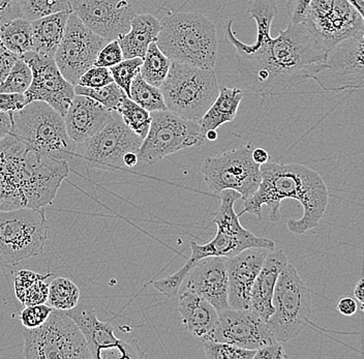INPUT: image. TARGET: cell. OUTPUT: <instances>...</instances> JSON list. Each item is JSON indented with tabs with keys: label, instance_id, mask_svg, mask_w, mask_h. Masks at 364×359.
Instances as JSON below:
<instances>
[{
	"label": "cell",
	"instance_id": "6da1fadb",
	"mask_svg": "<svg viewBox=\"0 0 364 359\" xmlns=\"http://www.w3.org/2000/svg\"><path fill=\"white\" fill-rule=\"evenodd\" d=\"M224 28L236 49L241 82L250 92L263 97L283 95L311 80L328 51L304 22H291L275 38H256L252 44L239 40L231 20Z\"/></svg>",
	"mask_w": 364,
	"mask_h": 359
},
{
	"label": "cell",
	"instance_id": "7a4b0ae2",
	"mask_svg": "<svg viewBox=\"0 0 364 359\" xmlns=\"http://www.w3.org/2000/svg\"><path fill=\"white\" fill-rule=\"evenodd\" d=\"M294 199L304 208L300 220L287 223L289 230L296 235L318 227L326 213L329 192L324 179L315 170L301 164L267 162L261 165V183L257 192L245 200L241 213L262 218V208L267 206L270 222L281 220V202Z\"/></svg>",
	"mask_w": 364,
	"mask_h": 359
},
{
	"label": "cell",
	"instance_id": "3957f363",
	"mask_svg": "<svg viewBox=\"0 0 364 359\" xmlns=\"http://www.w3.org/2000/svg\"><path fill=\"white\" fill-rule=\"evenodd\" d=\"M70 173V163L47 158L9 134L0 141V210L46 208Z\"/></svg>",
	"mask_w": 364,
	"mask_h": 359
},
{
	"label": "cell",
	"instance_id": "277c9868",
	"mask_svg": "<svg viewBox=\"0 0 364 359\" xmlns=\"http://www.w3.org/2000/svg\"><path fill=\"white\" fill-rule=\"evenodd\" d=\"M156 45L173 63L213 69L218 55V31L200 13H169L161 20Z\"/></svg>",
	"mask_w": 364,
	"mask_h": 359
},
{
	"label": "cell",
	"instance_id": "5b68a950",
	"mask_svg": "<svg viewBox=\"0 0 364 359\" xmlns=\"http://www.w3.org/2000/svg\"><path fill=\"white\" fill-rule=\"evenodd\" d=\"M11 115V135L29 149L47 158L68 163L79 156L78 144L68 136L63 116L47 103L33 102Z\"/></svg>",
	"mask_w": 364,
	"mask_h": 359
},
{
	"label": "cell",
	"instance_id": "8992f818",
	"mask_svg": "<svg viewBox=\"0 0 364 359\" xmlns=\"http://www.w3.org/2000/svg\"><path fill=\"white\" fill-rule=\"evenodd\" d=\"M159 88L167 110L196 122L201 120L220 90L215 70L173 61Z\"/></svg>",
	"mask_w": 364,
	"mask_h": 359
},
{
	"label": "cell",
	"instance_id": "52a82bcc",
	"mask_svg": "<svg viewBox=\"0 0 364 359\" xmlns=\"http://www.w3.org/2000/svg\"><path fill=\"white\" fill-rule=\"evenodd\" d=\"M272 304L274 312L266 323L277 342L297 338L306 325L311 324V293L292 263H287L279 274Z\"/></svg>",
	"mask_w": 364,
	"mask_h": 359
},
{
	"label": "cell",
	"instance_id": "ba28073f",
	"mask_svg": "<svg viewBox=\"0 0 364 359\" xmlns=\"http://www.w3.org/2000/svg\"><path fill=\"white\" fill-rule=\"evenodd\" d=\"M49 231L45 208L0 210V263L16 265L42 255Z\"/></svg>",
	"mask_w": 364,
	"mask_h": 359
},
{
	"label": "cell",
	"instance_id": "9c48e42d",
	"mask_svg": "<svg viewBox=\"0 0 364 359\" xmlns=\"http://www.w3.org/2000/svg\"><path fill=\"white\" fill-rule=\"evenodd\" d=\"M27 359H91L83 333L65 311L54 309L44 323L23 331Z\"/></svg>",
	"mask_w": 364,
	"mask_h": 359
},
{
	"label": "cell",
	"instance_id": "30bf717a",
	"mask_svg": "<svg viewBox=\"0 0 364 359\" xmlns=\"http://www.w3.org/2000/svg\"><path fill=\"white\" fill-rule=\"evenodd\" d=\"M220 205L213 215V223L218 226L215 237L205 245L191 242L192 255L188 262L195 265L206 257H232L250 247H265L274 250L275 242L268 238L258 237L240 224L239 218L242 213H235L236 201L240 194L234 190L220 193Z\"/></svg>",
	"mask_w": 364,
	"mask_h": 359
},
{
	"label": "cell",
	"instance_id": "8fae6325",
	"mask_svg": "<svg viewBox=\"0 0 364 359\" xmlns=\"http://www.w3.org/2000/svg\"><path fill=\"white\" fill-rule=\"evenodd\" d=\"M150 114L151 124L139 149V162L156 165L170 154L204 144L205 133L199 122L182 118L169 110Z\"/></svg>",
	"mask_w": 364,
	"mask_h": 359
},
{
	"label": "cell",
	"instance_id": "7c38bea8",
	"mask_svg": "<svg viewBox=\"0 0 364 359\" xmlns=\"http://www.w3.org/2000/svg\"><path fill=\"white\" fill-rule=\"evenodd\" d=\"M252 144L205 159L201 173L205 183L215 194L234 190L241 199L252 197L261 183V165L252 158Z\"/></svg>",
	"mask_w": 364,
	"mask_h": 359
},
{
	"label": "cell",
	"instance_id": "4fadbf2b",
	"mask_svg": "<svg viewBox=\"0 0 364 359\" xmlns=\"http://www.w3.org/2000/svg\"><path fill=\"white\" fill-rule=\"evenodd\" d=\"M142 142V138L124 124L116 111H112L110 119L99 132L78 144L79 158L90 169L117 171L124 167V154H138Z\"/></svg>",
	"mask_w": 364,
	"mask_h": 359
},
{
	"label": "cell",
	"instance_id": "5bb4252c",
	"mask_svg": "<svg viewBox=\"0 0 364 359\" xmlns=\"http://www.w3.org/2000/svg\"><path fill=\"white\" fill-rule=\"evenodd\" d=\"M363 48L364 31L334 45L311 79L327 92L361 90L364 84Z\"/></svg>",
	"mask_w": 364,
	"mask_h": 359
},
{
	"label": "cell",
	"instance_id": "9a60e30c",
	"mask_svg": "<svg viewBox=\"0 0 364 359\" xmlns=\"http://www.w3.org/2000/svg\"><path fill=\"white\" fill-rule=\"evenodd\" d=\"M304 23L327 50L364 31V16L348 0H309Z\"/></svg>",
	"mask_w": 364,
	"mask_h": 359
},
{
	"label": "cell",
	"instance_id": "2e32d148",
	"mask_svg": "<svg viewBox=\"0 0 364 359\" xmlns=\"http://www.w3.org/2000/svg\"><path fill=\"white\" fill-rule=\"evenodd\" d=\"M108 42L90 31L75 14L70 13L65 35L54 56L65 80L77 85L80 77L93 67L100 51Z\"/></svg>",
	"mask_w": 364,
	"mask_h": 359
},
{
	"label": "cell",
	"instance_id": "e0dca14e",
	"mask_svg": "<svg viewBox=\"0 0 364 359\" xmlns=\"http://www.w3.org/2000/svg\"><path fill=\"white\" fill-rule=\"evenodd\" d=\"M20 58L33 73V80L24 92L26 104L44 102L65 116L76 93L75 86L65 80L54 58H44L33 51L26 52Z\"/></svg>",
	"mask_w": 364,
	"mask_h": 359
},
{
	"label": "cell",
	"instance_id": "ac0fdd59",
	"mask_svg": "<svg viewBox=\"0 0 364 359\" xmlns=\"http://www.w3.org/2000/svg\"><path fill=\"white\" fill-rule=\"evenodd\" d=\"M230 343L247 350H257L277 342L265 320L250 310L227 309L218 313L215 328L204 340Z\"/></svg>",
	"mask_w": 364,
	"mask_h": 359
},
{
	"label": "cell",
	"instance_id": "d6986e66",
	"mask_svg": "<svg viewBox=\"0 0 364 359\" xmlns=\"http://www.w3.org/2000/svg\"><path fill=\"white\" fill-rule=\"evenodd\" d=\"M65 313L78 325L92 358L131 359L142 356L129 343L118 338L112 324L101 321L90 304H78Z\"/></svg>",
	"mask_w": 364,
	"mask_h": 359
},
{
	"label": "cell",
	"instance_id": "ffe728a7",
	"mask_svg": "<svg viewBox=\"0 0 364 359\" xmlns=\"http://www.w3.org/2000/svg\"><path fill=\"white\" fill-rule=\"evenodd\" d=\"M70 10L90 31L109 42L129 31L136 15L129 0H68Z\"/></svg>",
	"mask_w": 364,
	"mask_h": 359
},
{
	"label": "cell",
	"instance_id": "44dd1931",
	"mask_svg": "<svg viewBox=\"0 0 364 359\" xmlns=\"http://www.w3.org/2000/svg\"><path fill=\"white\" fill-rule=\"evenodd\" d=\"M179 291L197 293L210 302L218 313L230 309L227 257H206L198 261L184 279Z\"/></svg>",
	"mask_w": 364,
	"mask_h": 359
},
{
	"label": "cell",
	"instance_id": "7402d4cb",
	"mask_svg": "<svg viewBox=\"0 0 364 359\" xmlns=\"http://www.w3.org/2000/svg\"><path fill=\"white\" fill-rule=\"evenodd\" d=\"M270 250L250 247L227 258L228 301L234 310H249L252 285Z\"/></svg>",
	"mask_w": 364,
	"mask_h": 359
},
{
	"label": "cell",
	"instance_id": "603a6c76",
	"mask_svg": "<svg viewBox=\"0 0 364 359\" xmlns=\"http://www.w3.org/2000/svg\"><path fill=\"white\" fill-rule=\"evenodd\" d=\"M112 111L85 95H75L63 116L70 139L77 144L87 140L110 119Z\"/></svg>",
	"mask_w": 364,
	"mask_h": 359
},
{
	"label": "cell",
	"instance_id": "cb8c5ba5",
	"mask_svg": "<svg viewBox=\"0 0 364 359\" xmlns=\"http://www.w3.org/2000/svg\"><path fill=\"white\" fill-rule=\"evenodd\" d=\"M288 262V257L283 250L269 251L252 285L249 310L260 316L265 321L274 312L272 304L273 292L279 274Z\"/></svg>",
	"mask_w": 364,
	"mask_h": 359
},
{
	"label": "cell",
	"instance_id": "d4e9b609",
	"mask_svg": "<svg viewBox=\"0 0 364 359\" xmlns=\"http://www.w3.org/2000/svg\"><path fill=\"white\" fill-rule=\"evenodd\" d=\"M178 312L186 331L204 340L215 328L218 313L215 306L192 291H179Z\"/></svg>",
	"mask_w": 364,
	"mask_h": 359
},
{
	"label": "cell",
	"instance_id": "484cf974",
	"mask_svg": "<svg viewBox=\"0 0 364 359\" xmlns=\"http://www.w3.org/2000/svg\"><path fill=\"white\" fill-rule=\"evenodd\" d=\"M161 28V20L151 14H136L129 31L117 38L124 59L144 58L149 45L158 40Z\"/></svg>",
	"mask_w": 364,
	"mask_h": 359
},
{
	"label": "cell",
	"instance_id": "4316f807",
	"mask_svg": "<svg viewBox=\"0 0 364 359\" xmlns=\"http://www.w3.org/2000/svg\"><path fill=\"white\" fill-rule=\"evenodd\" d=\"M70 12L46 16L31 22L33 51L44 58H54L65 35V25Z\"/></svg>",
	"mask_w": 364,
	"mask_h": 359
},
{
	"label": "cell",
	"instance_id": "83f0119b",
	"mask_svg": "<svg viewBox=\"0 0 364 359\" xmlns=\"http://www.w3.org/2000/svg\"><path fill=\"white\" fill-rule=\"evenodd\" d=\"M243 97L245 93L240 88L222 86L215 101L199 122L204 133L209 129H218L227 122H233Z\"/></svg>",
	"mask_w": 364,
	"mask_h": 359
},
{
	"label": "cell",
	"instance_id": "f1b7e54d",
	"mask_svg": "<svg viewBox=\"0 0 364 359\" xmlns=\"http://www.w3.org/2000/svg\"><path fill=\"white\" fill-rule=\"evenodd\" d=\"M52 274H41L28 269L18 270L14 277V291L23 306L45 304L48 299L49 285L46 279Z\"/></svg>",
	"mask_w": 364,
	"mask_h": 359
},
{
	"label": "cell",
	"instance_id": "f546056e",
	"mask_svg": "<svg viewBox=\"0 0 364 359\" xmlns=\"http://www.w3.org/2000/svg\"><path fill=\"white\" fill-rule=\"evenodd\" d=\"M0 42L13 53L21 56L33 51V26L25 18H16L0 26Z\"/></svg>",
	"mask_w": 364,
	"mask_h": 359
},
{
	"label": "cell",
	"instance_id": "4dcf8cb0",
	"mask_svg": "<svg viewBox=\"0 0 364 359\" xmlns=\"http://www.w3.org/2000/svg\"><path fill=\"white\" fill-rule=\"evenodd\" d=\"M171 63L172 61L161 51L156 43H151L143 58L140 69L141 76L147 83L161 87L169 72Z\"/></svg>",
	"mask_w": 364,
	"mask_h": 359
},
{
	"label": "cell",
	"instance_id": "1f68e13d",
	"mask_svg": "<svg viewBox=\"0 0 364 359\" xmlns=\"http://www.w3.org/2000/svg\"><path fill=\"white\" fill-rule=\"evenodd\" d=\"M145 110L151 112L167 110L161 88L147 83L141 76L140 73L134 78L129 88V97Z\"/></svg>",
	"mask_w": 364,
	"mask_h": 359
},
{
	"label": "cell",
	"instance_id": "d6a6232c",
	"mask_svg": "<svg viewBox=\"0 0 364 359\" xmlns=\"http://www.w3.org/2000/svg\"><path fill=\"white\" fill-rule=\"evenodd\" d=\"M80 301L78 286L70 279L55 278L50 283L48 291V304L59 311H67L75 308Z\"/></svg>",
	"mask_w": 364,
	"mask_h": 359
},
{
	"label": "cell",
	"instance_id": "836d02e7",
	"mask_svg": "<svg viewBox=\"0 0 364 359\" xmlns=\"http://www.w3.org/2000/svg\"><path fill=\"white\" fill-rule=\"evenodd\" d=\"M116 112L120 115L124 124L136 135L142 139L146 137L148 129L151 124V114L149 111L145 110L135 102L132 101L129 97H125L122 104L118 106Z\"/></svg>",
	"mask_w": 364,
	"mask_h": 359
},
{
	"label": "cell",
	"instance_id": "e575fe53",
	"mask_svg": "<svg viewBox=\"0 0 364 359\" xmlns=\"http://www.w3.org/2000/svg\"><path fill=\"white\" fill-rule=\"evenodd\" d=\"M22 18L33 22L34 20L61 12H70L68 0H19Z\"/></svg>",
	"mask_w": 364,
	"mask_h": 359
},
{
	"label": "cell",
	"instance_id": "d590c367",
	"mask_svg": "<svg viewBox=\"0 0 364 359\" xmlns=\"http://www.w3.org/2000/svg\"><path fill=\"white\" fill-rule=\"evenodd\" d=\"M75 93L79 95H85V97H90L95 100L97 103L104 106L107 110L116 111L118 106L124 101L127 95L124 90L117 85V84L112 83L108 84L102 87L90 88L84 87V86L75 85Z\"/></svg>",
	"mask_w": 364,
	"mask_h": 359
},
{
	"label": "cell",
	"instance_id": "8d00e7d4",
	"mask_svg": "<svg viewBox=\"0 0 364 359\" xmlns=\"http://www.w3.org/2000/svg\"><path fill=\"white\" fill-rule=\"evenodd\" d=\"M247 13L256 22V36L270 35L273 20L279 13L275 0H249Z\"/></svg>",
	"mask_w": 364,
	"mask_h": 359
},
{
	"label": "cell",
	"instance_id": "74e56055",
	"mask_svg": "<svg viewBox=\"0 0 364 359\" xmlns=\"http://www.w3.org/2000/svg\"><path fill=\"white\" fill-rule=\"evenodd\" d=\"M33 80L31 68L21 58L16 61L6 76V80L0 83V92L22 93L26 92Z\"/></svg>",
	"mask_w": 364,
	"mask_h": 359
},
{
	"label": "cell",
	"instance_id": "f35d334b",
	"mask_svg": "<svg viewBox=\"0 0 364 359\" xmlns=\"http://www.w3.org/2000/svg\"><path fill=\"white\" fill-rule=\"evenodd\" d=\"M203 342L205 358L208 359H254L257 350H247L230 343L215 342L205 340Z\"/></svg>",
	"mask_w": 364,
	"mask_h": 359
},
{
	"label": "cell",
	"instance_id": "ab89813d",
	"mask_svg": "<svg viewBox=\"0 0 364 359\" xmlns=\"http://www.w3.org/2000/svg\"><path fill=\"white\" fill-rule=\"evenodd\" d=\"M143 58H135L124 59L117 65L109 68L114 83L117 84L127 97L129 95V88H131L132 82L136 75L140 73L141 65H142Z\"/></svg>",
	"mask_w": 364,
	"mask_h": 359
},
{
	"label": "cell",
	"instance_id": "60d3db41",
	"mask_svg": "<svg viewBox=\"0 0 364 359\" xmlns=\"http://www.w3.org/2000/svg\"><path fill=\"white\" fill-rule=\"evenodd\" d=\"M193 267V265L186 261V264L178 272H175L174 274H171L167 278L154 282V287L159 293L167 296L168 299H175V297L178 296L182 283H183L184 279L186 278V276H188V272H190Z\"/></svg>",
	"mask_w": 364,
	"mask_h": 359
},
{
	"label": "cell",
	"instance_id": "b9f144b4",
	"mask_svg": "<svg viewBox=\"0 0 364 359\" xmlns=\"http://www.w3.org/2000/svg\"><path fill=\"white\" fill-rule=\"evenodd\" d=\"M53 310L52 306L45 304L25 306L20 313V321L25 328H36L44 323Z\"/></svg>",
	"mask_w": 364,
	"mask_h": 359
},
{
	"label": "cell",
	"instance_id": "7bdbcfd3",
	"mask_svg": "<svg viewBox=\"0 0 364 359\" xmlns=\"http://www.w3.org/2000/svg\"><path fill=\"white\" fill-rule=\"evenodd\" d=\"M113 78L109 68L92 67L80 77L77 85L97 88L112 83Z\"/></svg>",
	"mask_w": 364,
	"mask_h": 359
},
{
	"label": "cell",
	"instance_id": "ee69618b",
	"mask_svg": "<svg viewBox=\"0 0 364 359\" xmlns=\"http://www.w3.org/2000/svg\"><path fill=\"white\" fill-rule=\"evenodd\" d=\"M124 60L122 48L117 40L110 41L106 46L102 47L99 55L95 59L93 67L111 68Z\"/></svg>",
	"mask_w": 364,
	"mask_h": 359
},
{
	"label": "cell",
	"instance_id": "f6af8a7d",
	"mask_svg": "<svg viewBox=\"0 0 364 359\" xmlns=\"http://www.w3.org/2000/svg\"><path fill=\"white\" fill-rule=\"evenodd\" d=\"M26 105L24 95L22 93L0 92V111L17 112Z\"/></svg>",
	"mask_w": 364,
	"mask_h": 359
},
{
	"label": "cell",
	"instance_id": "bcb514c9",
	"mask_svg": "<svg viewBox=\"0 0 364 359\" xmlns=\"http://www.w3.org/2000/svg\"><path fill=\"white\" fill-rule=\"evenodd\" d=\"M20 17L19 0H0V26Z\"/></svg>",
	"mask_w": 364,
	"mask_h": 359
},
{
	"label": "cell",
	"instance_id": "7dc6e473",
	"mask_svg": "<svg viewBox=\"0 0 364 359\" xmlns=\"http://www.w3.org/2000/svg\"><path fill=\"white\" fill-rule=\"evenodd\" d=\"M20 56L13 53L0 42V83L6 80V76Z\"/></svg>",
	"mask_w": 364,
	"mask_h": 359
},
{
	"label": "cell",
	"instance_id": "c3c4849f",
	"mask_svg": "<svg viewBox=\"0 0 364 359\" xmlns=\"http://www.w3.org/2000/svg\"><path fill=\"white\" fill-rule=\"evenodd\" d=\"M309 0H288L287 11L292 23H301L306 17Z\"/></svg>",
	"mask_w": 364,
	"mask_h": 359
},
{
	"label": "cell",
	"instance_id": "681fc988",
	"mask_svg": "<svg viewBox=\"0 0 364 359\" xmlns=\"http://www.w3.org/2000/svg\"><path fill=\"white\" fill-rule=\"evenodd\" d=\"M288 358L284 353L283 345L281 342L272 343L266 346L257 349L254 359H286Z\"/></svg>",
	"mask_w": 364,
	"mask_h": 359
},
{
	"label": "cell",
	"instance_id": "f907efd6",
	"mask_svg": "<svg viewBox=\"0 0 364 359\" xmlns=\"http://www.w3.org/2000/svg\"><path fill=\"white\" fill-rule=\"evenodd\" d=\"M336 309H338V312H340L341 315L351 317V316L356 314L357 311H358V304H357L356 299H352V297H341L338 302Z\"/></svg>",
	"mask_w": 364,
	"mask_h": 359
},
{
	"label": "cell",
	"instance_id": "816d5d0a",
	"mask_svg": "<svg viewBox=\"0 0 364 359\" xmlns=\"http://www.w3.org/2000/svg\"><path fill=\"white\" fill-rule=\"evenodd\" d=\"M13 128V119L10 112L0 111V141L11 134Z\"/></svg>",
	"mask_w": 364,
	"mask_h": 359
},
{
	"label": "cell",
	"instance_id": "f5cc1de1",
	"mask_svg": "<svg viewBox=\"0 0 364 359\" xmlns=\"http://www.w3.org/2000/svg\"><path fill=\"white\" fill-rule=\"evenodd\" d=\"M252 158L254 162L259 164V165H264V164L270 161V156L268 151L266 149H260V147L252 149Z\"/></svg>",
	"mask_w": 364,
	"mask_h": 359
},
{
	"label": "cell",
	"instance_id": "db71d44e",
	"mask_svg": "<svg viewBox=\"0 0 364 359\" xmlns=\"http://www.w3.org/2000/svg\"><path fill=\"white\" fill-rule=\"evenodd\" d=\"M364 281L360 279L358 283L356 284L354 288V296L356 297V301L360 304V311L363 312V302H364Z\"/></svg>",
	"mask_w": 364,
	"mask_h": 359
},
{
	"label": "cell",
	"instance_id": "11a10c76",
	"mask_svg": "<svg viewBox=\"0 0 364 359\" xmlns=\"http://www.w3.org/2000/svg\"><path fill=\"white\" fill-rule=\"evenodd\" d=\"M139 163L138 154L136 152H127L124 156V165L125 167L133 168Z\"/></svg>",
	"mask_w": 364,
	"mask_h": 359
},
{
	"label": "cell",
	"instance_id": "9f6ffc18",
	"mask_svg": "<svg viewBox=\"0 0 364 359\" xmlns=\"http://www.w3.org/2000/svg\"><path fill=\"white\" fill-rule=\"evenodd\" d=\"M348 1H349L361 15L364 16V0H348Z\"/></svg>",
	"mask_w": 364,
	"mask_h": 359
},
{
	"label": "cell",
	"instance_id": "6f0895ef",
	"mask_svg": "<svg viewBox=\"0 0 364 359\" xmlns=\"http://www.w3.org/2000/svg\"><path fill=\"white\" fill-rule=\"evenodd\" d=\"M205 139L209 141H215L218 139V132L216 129H209L205 133Z\"/></svg>",
	"mask_w": 364,
	"mask_h": 359
}]
</instances>
